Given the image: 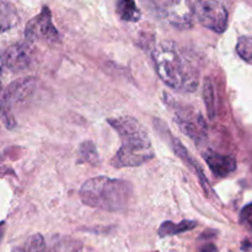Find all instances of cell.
Returning <instances> with one entry per match:
<instances>
[{
	"label": "cell",
	"mask_w": 252,
	"mask_h": 252,
	"mask_svg": "<svg viewBox=\"0 0 252 252\" xmlns=\"http://www.w3.org/2000/svg\"><path fill=\"white\" fill-rule=\"evenodd\" d=\"M107 123L121 138V148L112 159L113 166H140L154 158V150L149 134L139 121L123 116L108 118Z\"/></svg>",
	"instance_id": "cell-1"
},
{
	"label": "cell",
	"mask_w": 252,
	"mask_h": 252,
	"mask_svg": "<svg viewBox=\"0 0 252 252\" xmlns=\"http://www.w3.org/2000/svg\"><path fill=\"white\" fill-rule=\"evenodd\" d=\"M155 71L170 88L182 93H192L198 86V69L180 52L172 41L158 44L152 53Z\"/></svg>",
	"instance_id": "cell-2"
},
{
	"label": "cell",
	"mask_w": 252,
	"mask_h": 252,
	"mask_svg": "<svg viewBox=\"0 0 252 252\" xmlns=\"http://www.w3.org/2000/svg\"><path fill=\"white\" fill-rule=\"evenodd\" d=\"M79 196L86 206L108 212H118L128 207L133 196V187L125 180L97 176L84 182Z\"/></svg>",
	"instance_id": "cell-3"
},
{
	"label": "cell",
	"mask_w": 252,
	"mask_h": 252,
	"mask_svg": "<svg viewBox=\"0 0 252 252\" xmlns=\"http://www.w3.org/2000/svg\"><path fill=\"white\" fill-rule=\"evenodd\" d=\"M36 85V79L27 76L12 81L4 89L1 95V118L7 129H14L16 127L14 108L33 95Z\"/></svg>",
	"instance_id": "cell-4"
},
{
	"label": "cell",
	"mask_w": 252,
	"mask_h": 252,
	"mask_svg": "<svg viewBox=\"0 0 252 252\" xmlns=\"http://www.w3.org/2000/svg\"><path fill=\"white\" fill-rule=\"evenodd\" d=\"M81 241L65 235H32L14 252H79Z\"/></svg>",
	"instance_id": "cell-5"
},
{
	"label": "cell",
	"mask_w": 252,
	"mask_h": 252,
	"mask_svg": "<svg viewBox=\"0 0 252 252\" xmlns=\"http://www.w3.org/2000/svg\"><path fill=\"white\" fill-rule=\"evenodd\" d=\"M175 123L179 126L180 130L186 134L196 145H201L206 142L208 130L207 123L199 111L192 107L177 105L175 108Z\"/></svg>",
	"instance_id": "cell-6"
},
{
	"label": "cell",
	"mask_w": 252,
	"mask_h": 252,
	"mask_svg": "<svg viewBox=\"0 0 252 252\" xmlns=\"http://www.w3.org/2000/svg\"><path fill=\"white\" fill-rule=\"evenodd\" d=\"M194 16L206 29L223 33L228 27V11L220 1H193Z\"/></svg>",
	"instance_id": "cell-7"
},
{
	"label": "cell",
	"mask_w": 252,
	"mask_h": 252,
	"mask_svg": "<svg viewBox=\"0 0 252 252\" xmlns=\"http://www.w3.org/2000/svg\"><path fill=\"white\" fill-rule=\"evenodd\" d=\"M159 16L165 17L176 29L186 30L193 25L194 7L191 1H161L152 2Z\"/></svg>",
	"instance_id": "cell-8"
},
{
	"label": "cell",
	"mask_w": 252,
	"mask_h": 252,
	"mask_svg": "<svg viewBox=\"0 0 252 252\" xmlns=\"http://www.w3.org/2000/svg\"><path fill=\"white\" fill-rule=\"evenodd\" d=\"M25 37L29 42L37 39H46L48 42L59 41V33L52 22V14L48 7L43 6L41 14L30 20L25 29Z\"/></svg>",
	"instance_id": "cell-9"
},
{
	"label": "cell",
	"mask_w": 252,
	"mask_h": 252,
	"mask_svg": "<svg viewBox=\"0 0 252 252\" xmlns=\"http://www.w3.org/2000/svg\"><path fill=\"white\" fill-rule=\"evenodd\" d=\"M27 42H17L11 44L2 53V66L9 69L12 73L24 71L31 65L33 59V51Z\"/></svg>",
	"instance_id": "cell-10"
},
{
	"label": "cell",
	"mask_w": 252,
	"mask_h": 252,
	"mask_svg": "<svg viewBox=\"0 0 252 252\" xmlns=\"http://www.w3.org/2000/svg\"><path fill=\"white\" fill-rule=\"evenodd\" d=\"M203 158L212 172L220 179L229 176L236 170V160L228 155H223L220 153L208 149L203 152Z\"/></svg>",
	"instance_id": "cell-11"
},
{
	"label": "cell",
	"mask_w": 252,
	"mask_h": 252,
	"mask_svg": "<svg viewBox=\"0 0 252 252\" xmlns=\"http://www.w3.org/2000/svg\"><path fill=\"white\" fill-rule=\"evenodd\" d=\"M172 148H174L175 153H176V154L179 155L182 160H184L185 164H186L189 169L193 170L194 174L197 175V177L199 179V182H201V185L203 186V189H206L207 193H209V192H211V193H213L211 186H209V182L207 181V179L204 177L201 166H199V165L194 161L193 158L189 155V153L187 152V149L185 148V145L182 144L179 139H176V138H174V137H172Z\"/></svg>",
	"instance_id": "cell-12"
},
{
	"label": "cell",
	"mask_w": 252,
	"mask_h": 252,
	"mask_svg": "<svg viewBox=\"0 0 252 252\" xmlns=\"http://www.w3.org/2000/svg\"><path fill=\"white\" fill-rule=\"evenodd\" d=\"M197 226V221L194 220H182L180 223H172V221H164L160 225L158 234L160 238H166V236L179 235V234H184L186 231L193 230Z\"/></svg>",
	"instance_id": "cell-13"
},
{
	"label": "cell",
	"mask_w": 252,
	"mask_h": 252,
	"mask_svg": "<svg viewBox=\"0 0 252 252\" xmlns=\"http://www.w3.org/2000/svg\"><path fill=\"white\" fill-rule=\"evenodd\" d=\"M19 20V14L14 5L7 1H0V27L2 32L16 26Z\"/></svg>",
	"instance_id": "cell-14"
},
{
	"label": "cell",
	"mask_w": 252,
	"mask_h": 252,
	"mask_svg": "<svg viewBox=\"0 0 252 252\" xmlns=\"http://www.w3.org/2000/svg\"><path fill=\"white\" fill-rule=\"evenodd\" d=\"M117 14L121 20L127 22H138L142 17V12L135 2L129 0H121L117 2Z\"/></svg>",
	"instance_id": "cell-15"
},
{
	"label": "cell",
	"mask_w": 252,
	"mask_h": 252,
	"mask_svg": "<svg viewBox=\"0 0 252 252\" xmlns=\"http://www.w3.org/2000/svg\"><path fill=\"white\" fill-rule=\"evenodd\" d=\"M98 161H100V159H98V153L95 144L91 140H85V142L81 143L80 147H79V164L86 162V164L96 165Z\"/></svg>",
	"instance_id": "cell-16"
},
{
	"label": "cell",
	"mask_w": 252,
	"mask_h": 252,
	"mask_svg": "<svg viewBox=\"0 0 252 252\" xmlns=\"http://www.w3.org/2000/svg\"><path fill=\"white\" fill-rule=\"evenodd\" d=\"M203 100L204 105H206L207 113H208L209 120H214L217 113L216 108V90H214L213 81L211 78H207L204 80L203 85Z\"/></svg>",
	"instance_id": "cell-17"
},
{
	"label": "cell",
	"mask_w": 252,
	"mask_h": 252,
	"mask_svg": "<svg viewBox=\"0 0 252 252\" xmlns=\"http://www.w3.org/2000/svg\"><path fill=\"white\" fill-rule=\"evenodd\" d=\"M236 53L246 63L252 64V36H241L238 39Z\"/></svg>",
	"instance_id": "cell-18"
},
{
	"label": "cell",
	"mask_w": 252,
	"mask_h": 252,
	"mask_svg": "<svg viewBox=\"0 0 252 252\" xmlns=\"http://www.w3.org/2000/svg\"><path fill=\"white\" fill-rule=\"evenodd\" d=\"M240 223L245 226L248 230L252 231V203L244 207L240 213Z\"/></svg>",
	"instance_id": "cell-19"
},
{
	"label": "cell",
	"mask_w": 252,
	"mask_h": 252,
	"mask_svg": "<svg viewBox=\"0 0 252 252\" xmlns=\"http://www.w3.org/2000/svg\"><path fill=\"white\" fill-rule=\"evenodd\" d=\"M198 252H219V251L214 244L209 243V244H204L203 246H201V248L198 249Z\"/></svg>",
	"instance_id": "cell-20"
},
{
	"label": "cell",
	"mask_w": 252,
	"mask_h": 252,
	"mask_svg": "<svg viewBox=\"0 0 252 252\" xmlns=\"http://www.w3.org/2000/svg\"><path fill=\"white\" fill-rule=\"evenodd\" d=\"M249 249H252V241H245L243 244V250H249Z\"/></svg>",
	"instance_id": "cell-21"
},
{
	"label": "cell",
	"mask_w": 252,
	"mask_h": 252,
	"mask_svg": "<svg viewBox=\"0 0 252 252\" xmlns=\"http://www.w3.org/2000/svg\"><path fill=\"white\" fill-rule=\"evenodd\" d=\"M154 252H159V251H154Z\"/></svg>",
	"instance_id": "cell-22"
}]
</instances>
